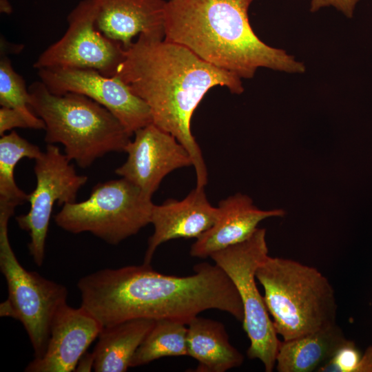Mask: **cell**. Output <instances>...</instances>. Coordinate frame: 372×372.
<instances>
[{
	"label": "cell",
	"instance_id": "1",
	"mask_svg": "<svg viewBox=\"0 0 372 372\" xmlns=\"http://www.w3.org/2000/svg\"><path fill=\"white\" fill-rule=\"evenodd\" d=\"M188 276L160 273L150 265L105 269L77 283L81 304L103 327L136 318L168 319L185 324L208 309L244 318L238 291L225 271L208 262Z\"/></svg>",
	"mask_w": 372,
	"mask_h": 372
},
{
	"label": "cell",
	"instance_id": "6",
	"mask_svg": "<svg viewBox=\"0 0 372 372\" xmlns=\"http://www.w3.org/2000/svg\"><path fill=\"white\" fill-rule=\"evenodd\" d=\"M152 197L124 178L96 185L85 200L65 203L55 223L72 233L89 232L118 245L150 223Z\"/></svg>",
	"mask_w": 372,
	"mask_h": 372
},
{
	"label": "cell",
	"instance_id": "18",
	"mask_svg": "<svg viewBox=\"0 0 372 372\" xmlns=\"http://www.w3.org/2000/svg\"><path fill=\"white\" fill-rule=\"evenodd\" d=\"M187 355L196 360L198 372H225L240 366L243 355L231 344L224 325L196 316L187 324Z\"/></svg>",
	"mask_w": 372,
	"mask_h": 372
},
{
	"label": "cell",
	"instance_id": "13",
	"mask_svg": "<svg viewBox=\"0 0 372 372\" xmlns=\"http://www.w3.org/2000/svg\"><path fill=\"white\" fill-rule=\"evenodd\" d=\"M103 327L81 306L74 308L67 303L55 313L44 353L34 358L25 368L26 372H71Z\"/></svg>",
	"mask_w": 372,
	"mask_h": 372
},
{
	"label": "cell",
	"instance_id": "22",
	"mask_svg": "<svg viewBox=\"0 0 372 372\" xmlns=\"http://www.w3.org/2000/svg\"><path fill=\"white\" fill-rule=\"evenodd\" d=\"M28 88L23 78L13 69L10 59L1 56L0 59V105L15 109L28 119L31 129L45 130L43 121L31 110Z\"/></svg>",
	"mask_w": 372,
	"mask_h": 372
},
{
	"label": "cell",
	"instance_id": "19",
	"mask_svg": "<svg viewBox=\"0 0 372 372\" xmlns=\"http://www.w3.org/2000/svg\"><path fill=\"white\" fill-rule=\"evenodd\" d=\"M155 320L136 318L103 327L92 352L96 372H125Z\"/></svg>",
	"mask_w": 372,
	"mask_h": 372
},
{
	"label": "cell",
	"instance_id": "8",
	"mask_svg": "<svg viewBox=\"0 0 372 372\" xmlns=\"http://www.w3.org/2000/svg\"><path fill=\"white\" fill-rule=\"evenodd\" d=\"M268 252L266 230L257 228L245 240L218 251L210 258L231 279L240 297L243 329L250 341L248 358L258 359L265 371L271 372L280 340L256 282V270Z\"/></svg>",
	"mask_w": 372,
	"mask_h": 372
},
{
	"label": "cell",
	"instance_id": "17",
	"mask_svg": "<svg viewBox=\"0 0 372 372\" xmlns=\"http://www.w3.org/2000/svg\"><path fill=\"white\" fill-rule=\"evenodd\" d=\"M348 340L342 329L334 323L298 338L280 341L276 369L279 372L317 371Z\"/></svg>",
	"mask_w": 372,
	"mask_h": 372
},
{
	"label": "cell",
	"instance_id": "20",
	"mask_svg": "<svg viewBox=\"0 0 372 372\" xmlns=\"http://www.w3.org/2000/svg\"><path fill=\"white\" fill-rule=\"evenodd\" d=\"M40 148L12 130L0 138V203L16 207L29 200L14 180V169L23 158L37 159Z\"/></svg>",
	"mask_w": 372,
	"mask_h": 372
},
{
	"label": "cell",
	"instance_id": "12",
	"mask_svg": "<svg viewBox=\"0 0 372 372\" xmlns=\"http://www.w3.org/2000/svg\"><path fill=\"white\" fill-rule=\"evenodd\" d=\"M127 145V160L115 173L152 197L162 180L178 168L193 165L186 148L171 134L154 123L134 132Z\"/></svg>",
	"mask_w": 372,
	"mask_h": 372
},
{
	"label": "cell",
	"instance_id": "9",
	"mask_svg": "<svg viewBox=\"0 0 372 372\" xmlns=\"http://www.w3.org/2000/svg\"><path fill=\"white\" fill-rule=\"evenodd\" d=\"M70 162L57 146L47 145L34 160L36 187L29 194L30 209L16 217L19 227L29 234V252L38 267L43 262L54 205L76 202L79 189L87 181V177L77 174Z\"/></svg>",
	"mask_w": 372,
	"mask_h": 372
},
{
	"label": "cell",
	"instance_id": "11",
	"mask_svg": "<svg viewBox=\"0 0 372 372\" xmlns=\"http://www.w3.org/2000/svg\"><path fill=\"white\" fill-rule=\"evenodd\" d=\"M40 81L54 94L84 95L111 112L132 135L152 123L147 105L118 76L92 69L53 67L38 70Z\"/></svg>",
	"mask_w": 372,
	"mask_h": 372
},
{
	"label": "cell",
	"instance_id": "10",
	"mask_svg": "<svg viewBox=\"0 0 372 372\" xmlns=\"http://www.w3.org/2000/svg\"><path fill=\"white\" fill-rule=\"evenodd\" d=\"M96 13L94 0L81 1L68 15L63 36L39 55L33 67L37 70L53 67L92 69L115 76L125 60V49L97 29Z\"/></svg>",
	"mask_w": 372,
	"mask_h": 372
},
{
	"label": "cell",
	"instance_id": "4",
	"mask_svg": "<svg viewBox=\"0 0 372 372\" xmlns=\"http://www.w3.org/2000/svg\"><path fill=\"white\" fill-rule=\"evenodd\" d=\"M28 90L30 108L45 125V143L61 144L78 166L87 168L109 153L125 152L132 135L101 104L76 93L54 94L41 81Z\"/></svg>",
	"mask_w": 372,
	"mask_h": 372
},
{
	"label": "cell",
	"instance_id": "28",
	"mask_svg": "<svg viewBox=\"0 0 372 372\" xmlns=\"http://www.w3.org/2000/svg\"><path fill=\"white\" fill-rule=\"evenodd\" d=\"M0 10L1 12L10 14L12 12V6L8 0H0Z\"/></svg>",
	"mask_w": 372,
	"mask_h": 372
},
{
	"label": "cell",
	"instance_id": "14",
	"mask_svg": "<svg viewBox=\"0 0 372 372\" xmlns=\"http://www.w3.org/2000/svg\"><path fill=\"white\" fill-rule=\"evenodd\" d=\"M218 207L207 200L204 188L196 187L183 200L168 199L154 205L150 223L154 231L148 240L144 264L150 265L157 247L176 238H198L215 223Z\"/></svg>",
	"mask_w": 372,
	"mask_h": 372
},
{
	"label": "cell",
	"instance_id": "26",
	"mask_svg": "<svg viewBox=\"0 0 372 372\" xmlns=\"http://www.w3.org/2000/svg\"><path fill=\"white\" fill-rule=\"evenodd\" d=\"M357 372H372V347L367 348L361 357Z\"/></svg>",
	"mask_w": 372,
	"mask_h": 372
},
{
	"label": "cell",
	"instance_id": "5",
	"mask_svg": "<svg viewBox=\"0 0 372 372\" xmlns=\"http://www.w3.org/2000/svg\"><path fill=\"white\" fill-rule=\"evenodd\" d=\"M273 327L283 340L336 323L338 305L329 280L316 268L268 256L256 272Z\"/></svg>",
	"mask_w": 372,
	"mask_h": 372
},
{
	"label": "cell",
	"instance_id": "7",
	"mask_svg": "<svg viewBox=\"0 0 372 372\" xmlns=\"http://www.w3.org/2000/svg\"><path fill=\"white\" fill-rule=\"evenodd\" d=\"M12 216L0 211V270L8 287V298L0 304V316L21 322L34 358H38L45 351L55 313L66 303L68 290L20 264L8 238V221Z\"/></svg>",
	"mask_w": 372,
	"mask_h": 372
},
{
	"label": "cell",
	"instance_id": "21",
	"mask_svg": "<svg viewBox=\"0 0 372 372\" xmlns=\"http://www.w3.org/2000/svg\"><path fill=\"white\" fill-rule=\"evenodd\" d=\"M187 324L159 319L136 351L130 367L138 366L167 356L187 355Z\"/></svg>",
	"mask_w": 372,
	"mask_h": 372
},
{
	"label": "cell",
	"instance_id": "15",
	"mask_svg": "<svg viewBox=\"0 0 372 372\" xmlns=\"http://www.w3.org/2000/svg\"><path fill=\"white\" fill-rule=\"evenodd\" d=\"M96 27L127 50L138 34L165 38V0H94Z\"/></svg>",
	"mask_w": 372,
	"mask_h": 372
},
{
	"label": "cell",
	"instance_id": "27",
	"mask_svg": "<svg viewBox=\"0 0 372 372\" xmlns=\"http://www.w3.org/2000/svg\"><path fill=\"white\" fill-rule=\"evenodd\" d=\"M93 355L92 353H85L80 359L76 371H90L93 369Z\"/></svg>",
	"mask_w": 372,
	"mask_h": 372
},
{
	"label": "cell",
	"instance_id": "3",
	"mask_svg": "<svg viewBox=\"0 0 372 372\" xmlns=\"http://www.w3.org/2000/svg\"><path fill=\"white\" fill-rule=\"evenodd\" d=\"M254 0H169L164 39L180 44L205 61L240 79L266 68L304 72V64L285 50L267 45L254 32L248 17Z\"/></svg>",
	"mask_w": 372,
	"mask_h": 372
},
{
	"label": "cell",
	"instance_id": "25",
	"mask_svg": "<svg viewBox=\"0 0 372 372\" xmlns=\"http://www.w3.org/2000/svg\"><path fill=\"white\" fill-rule=\"evenodd\" d=\"M360 0H311V12H313L319 9L327 7L333 6L346 17L351 18L353 14V11L356 3Z\"/></svg>",
	"mask_w": 372,
	"mask_h": 372
},
{
	"label": "cell",
	"instance_id": "16",
	"mask_svg": "<svg viewBox=\"0 0 372 372\" xmlns=\"http://www.w3.org/2000/svg\"><path fill=\"white\" fill-rule=\"evenodd\" d=\"M214 224L196 238L190 255L205 258L221 249L249 238L263 220L282 217V209L262 210L255 206L247 195L237 193L220 201Z\"/></svg>",
	"mask_w": 372,
	"mask_h": 372
},
{
	"label": "cell",
	"instance_id": "2",
	"mask_svg": "<svg viewBox=\"0 0 372 372\" xmlns=\"http://www.w3.org/2000/svg\"><path fill=\"white\" fill-rule=\"evenodd\" d=\"M116 76L149 107L152 123L173 135L188 151L195 169L196 187L208 181L202 152L192 133L193 114L208 91L226 87L244 91L241 79L201 59L180 44L140 34L125 50Z\"/></svg>",
	"mask_w": 372,
	"mask_h": 372
},
{
	"label": "cell",
	"instance_id": "23",
	"mask_svg": "<svg viewBox=\"0 0 372 372\" xmlns=\"http://www.w3.org/2000/svg\"><path fill=\"white\" fill-rule=\"evenodd\" d=\"M361 355L355 343L348 340L331 360L317 371L322 372H357Z\"/></svg>",
	"mask_w": 372,
	"mask_h": 372
},
{
	"label": "cell",
	"instance_id": "24",
	"mask_svg": "<svg viewBox=\"0 0 372 372\" xmlns=\"http://www.w3.org/2000/svg\"><path fill=\"white\" fill-rule=\"evenodd\" d=\"M30 128L25 116L19 111L7 107L0 108V136L14 128Z\"/></svg>",
	"mask_w": 372,
	"mask_h": 372
}]
</instances>
